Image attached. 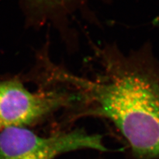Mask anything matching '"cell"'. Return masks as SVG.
Listing matches in <instances>:
<instances>
[{
  "label": "cell",
  "mask_w": 159,
  "mask_h": 159,
  "mask_svg": "<svg viewBox=\"0 0 159 159\" xmlns=\"http://www.w3.org/2000/svg\"><path fill=\"white\" fill-rule=\"evenodd\" d=\"M104 64L94 80L57 70L56 80L76 96L70 117L105 119L137 159H159V70L125 60Z\"/></svg>",
  "instance_id": "1"
},
{
  "label": "cell",
  "mask_w": 159,
  "mask_h": 159,
  "mask_svg": "<svg viewBox=\"0 0 159 159\" xmlns=\"http://www.w3.org/2000/svg\"><path fill=\"white\" fill-rule=\"evenodd\" d=\"M106 152L103 138L81 129L40 137L25 127H7L0 132V159H53L79 150Z\"/></svg>",
  "instance_id": "2"
},
{
  "label": "cell",
  "mask_w": 159,
  "mask_h": 159,
  "mask_svg": "<svg viewBox=\"0 0 159 159\" xmlns=\"http://www.w3.org/2000/svg\"><path fill=\"white\" fill-rule=\"evenodd\" d=\"M75 100L65 88L31 93L17 80L0 81V122L2 127H25L58 109H70Z\"/></svg>",
  "instance_id": "3"
},
{
  "label": "cell",
  "mask_w": 159,
  "mask_h": 159,
  "mask_svg": "<svg viewBox=\"0 0 159 159\" xmlns=\"http://www.w3.org/2000/svg\"><path fill=\"white\" fill-rule=\"evenodd\" d=\"M37 3L46 6H62L68 2H70L72 0H34Z\"/></svg>",
  "instance_id": "4"
},
{
  "label": "cell",
  "mask_w": 159,
  "mask_h": 159,
  "mask_svg": "<svg viewBox=\"0 0 159 159\" xmlns=\"http://www.w3.org/2000/svg\"><path fill=\"white\" fill-rule=\"evenodd\" d=\"M2 127V124H1V122H0V129H1Z\"/></svg>",
  "instance_id": "5"
}]
</instances>
